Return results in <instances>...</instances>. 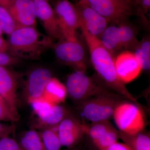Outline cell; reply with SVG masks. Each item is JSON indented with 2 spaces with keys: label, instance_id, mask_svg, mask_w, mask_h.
I'll return each mask as SVG.
<instances>
[{
  "label": "cell",
  "instance_id": "cell-8",
  "mask_svg": "<svg viewBox=\"0 0 150 150\" xmlns=\"http://www.w3.org/2000/svg\"><path fill=\"white\" fill-rule=\"evenodd\" d=\"M112 116L119 131L124 133L137 134L142 132L144 128V113L129 100L118 105Z\"/></svg>",
  "mask_w": 150,
  "mask_h": 150
},
{
  "label": "cell",
  "instance_id": "cell-5",
  "mask_svg": "<svg viewBox=\"0 0 150 150\" xmlns=\"http://www.w3.org/2000/svg\"><path fill=\"white\" fill-rule=\"evenodd\" d=\"M97 12L110 24L119 25L129 21L132 16L139 17L147 24L146 17L143 16L132 0H78Z\"/></svg>",
  "mask_w": 150,
  "mask_h": 150
},
{
  "label": "cell",
  "instance_id": "cell-32",
  "mask_svg": "<svg viewBox=\"0 0 150 150\" xmlns=\"http://www.w3.org/2000/svg\"><path fill=\"white\" fill-rule=\"evenodd\" d=\"M107 150H132L124 143L116 142L108 148Z\"/></svg>",
  "mask_w": 150,
  "mask_h": 150
},
{
  "label": "cell",
  "instance_id": "cell-23",
  "mask_svg": "<svg viewBox=\"0 0 150 150\" xmlns=\"http://www.w3.org/2000/svg\"><path fill=\"white\" fill-rule=\"evenodd\" d=\"M86 135L91 139L93 142L100 138L113 126L108 120L98 121L83 124Z\"/></svg>",
  "mask_w": 150,
  "mask_h": 150
},
{
  "label": "cell",
  "instance_id": "cell-28",
  "mask_svg": "<svg viewBox=\"0 0 150 150\" xmlns=\"http://www.w3.org/2000/svg\"><path fill=\"white\" fill-rule=\"evenodd\" d=\"M0 150H23L16 140L8 136L0 139Z\"/></svg>",
  "mask_w": 150,
  "mask_h": 150
},
{
  "label": "cell",
  "instance_id": "cell-3",
  "mask_svg": "<svg viewBox=\"0 0 150 150\" xmlns=\"http://www.w3.org/2000/svg\"><path fill=\"white\" fill-rule=\"evenodd\" d=\"M65 86L67 95L75 104L95 97L116 93L97 74L88 76L81 71H75L69 75Z\"/></svg>",
  "mask_w": 150,
  "mask_h": 150
},
{
  "label": "cell",
  "instance_id": "cell-19",
  "mask_svg": "<svg viewBox=\"0 0 150 150\" xmlns=\"http://www.w3.org/2000/svg\"><path fill=\"white\" fill-rule=\"evenodd\" d=\"M141 132L129 134L118 131L119 139L132 150H150L149 136Z\"/></svg>",
  "mask_w": 150,
  "mask_h": 150
},
{
  "label": "cell",
  "instance_id": "cell-30",
  "mask_svg": "<svg viewBox=\"0 0 150 150\" xmlns=\"http://www.w3.org/2000/svg\"><path fill=\"white\" fill-rule=\"evenodd\" d=\"M133 1V0H132ZM138 11L143 16L146 17L150 8V0H133Z\"/></svg>",
  "mask_w": 150,
  "mask_h": 150
},
{
  "label": "cell",
  "instance_id": "cell-29",
  "mask_svg": "<svg viewBox=\"0 0 150 150\" xmlns=\"http://www.w3.org/2000/svg\"><path fill=\"white\" fill-rule=\"evenodd\" d=\"M20 59L14 57L10 54L0 53V66L7 67L18 64Z\"/></svg>",
  "mask_w": 150,
  "mask_h": 150
},
{
  "label": "cell",
  "instance_id": "cell-37",
  "mask_svg": "<svg viewBox=\"0 0 150 150\" xmlns=\"http://www.w3.org/2000/svg\"><path fill=\"white\" fill-rule=\"evenodd\" d=\"M0 5H1V1H0Z\"/></svg>",
  "mask_w": 150,
  "mask_h": 150
},
{
  "label": "cell",
  "instance_id": "cell-1",
  "mask_svg": "<svg viewBox=\"0 0 150 150\" xmlns=\"http://www.w3.org/2000/svg\"><path fill=\"white\" fill-rule=\"evenodd\" d=\"M80 28L97 74L111 89L136 105L144 113L141 105L118 77L112 54L104 47L99 38L91 34L81 23Z\"/></svg>",
  "mask_w": 150,
  "mask_h": 150
},
{
  "label": "cell",
  "instance_id": "cell-16",
  "mask_svg": "<svg viewBox=\"0 0 150 150\" xmlns=\"http://www.w3.org/2000/svg\"><path fill=\"white\" fill-rule=\"evenodd\" d=\"M17 76L6 67L0 66V96L6 103L12 111L18 115L16 91Z\"/></svg>",
  "mask_w": 150,
  "mask_h": 150
},
{
  "label": "cell",
  "instance_id": "cell-15",
  "mask_svg": "<svg viewBox=\"0 0 150 150\" xmlns=\"http://www.w3.org/2000/svg\"><path fill=\"white\" fill-rule=\"evenodd\" d=\"M6 8L18 28L36 27V15L32 0H13Z\"/></svg>",
  "mask_w": 150,
  "mask_h": 150
},
{
  "label": "cell",
  "instance_id": "cell-7",
  "mask_svg": "<svg viewBox=\"0 0 150 150\" xmlns=\"http://www.w3.org/2000/svg\"><path fill=\"white\" fill-rule=\"evenodd\" d=\"M51 47L60 62L72 67L75 71L86 72V54L83 45L78 38L60 39L58 43H53Z\"/></svg>",
  "mask_w": 150,
  "mask_h": 150
},
{
  "label": "cell",
  "instance_id": "cell-14",
  "mask_svg": "<svg viewBox=\"0 0 150 150\" xmlns=\"http://www.w3.org/2000/svg\"><path fill=\"white\" fill-rule=\"evenodd\" d=\"M114 62L118 77L125 84L136 79L142 70L132 51H125L119 53L114 57Z\"/></svg>",
  "mask_w": 150,
  "mask_h": 150
},
{
  "label": "cell",
  "instance_id": "cell-10",
  "mask_svg": "<svg viewBox=\"0 0 150 150\" xmlns=\"http://www.w3.org/2000/svg\"><path fill=\"white\" fill-rule=\"evenodd\" d=\"M52 77L51 71L43 67H38L30 71L23 86V97L26 102L30 104L42 97L46 86Z\"/></svg>",
  "mask_w": 150,
  "mask_h": 150
},
{
  "label": "cell",
  "instance_id": "cell-4",
  "mask_svg": "<svg viewBox=\"0 0 150 150\" xmlns=\"http://www.w3.org/2000/svg\"><path fill=\"white\" fill-rule=\"evenodd\" d=\"M127 100L117 93L95 97L76 104V116L73 115L82 124L109 120L118 105Z\"/></svg>",
  "mask_w": 150,
  "mask_h": 150
},
{
  "label": "cell",
  "instance_id": "cell-6",
  "mask_svg": "<svg viewBox=\"0 0 150 150\" xmlns=\"http://www.w3.org/2000/svg\"><path fill=\"white\" fill-rule=\"evenodd\" d=\"M137 34V30L128 21L108 25L99 38L114 58L122 51H134L139 41Z\"/></svg>",
  "mask_w": 150,
  "mask_h": 150
},
{
  "label": "cell",
  "instance_id": "cell-24",
  "mask_svg": "<svg viewBox=\"0 0 150 150\" xmlns=\"http://www.w3.org/2000/svg\"><path fill=\"white\" fill-rule=\"evenodd\" d=\"M118 139V131L113 126L93 143L98 150H107L113 144L117 142Z\"/></svg>",
  "mask_w": 150,
  "mask_h": 150
},
{
  "label": "cell",
  "instance_id": "cell-26",
  "mask_svg": "<svg viewBox=\"0 0 150 150\" xmlns=\"http://www.w3.org/2000/svg\"><path fill=\"white\" fill-rule=\"evenodd\" d=\"M18 115L15 114L4 100L0 96V121L12 123L18 121Z\"/></svg>",
  "mask_w": 150,
  "mask_h": 150
},
{
  "label": "cell",
  "instance_id": "cell-9",
  "mask_svg": "<svg viewBox=\"0 0 150 150\" xmlns=\"http://www.w3.org/2000/svg\"><path fill=\"white\" fill-rule=\"evenodd\" d=\"M54 9L62 32V39L77 38L76 30L80 28V20L74 4L69 0H56Z\"/></svg>",
  "mask_w": 150,
  "mask_h": 150
},
{
  "label": "cell",
  "instance_id": "cell-2",
  "mask_svg": "<svg viewBox=\"0 0 150 150\" xmlns=\"http://www.w3.org/2000/svg\"><path fill=\"white\" fill-rule=\"evenodd\" d=\"M7 42L10 54L20 59L30 60L40 59L44 50L53 43L50 37L35 27L17 28L9 35Z\"/></svg>",
  "mask_w": 150,
  "mask_h": 150
},
{
  "label": "cell",
  "instance_id": "cell-31",
  "mask_svg": "<svg viewBox=\"0 0 150 150\" xmlns=\"http://www.w3.org/2000/svg\"><path fill=\"white\" fill-rule=\"evenodd\" d=\"M13 125H7L0 123V137H3L8 136L14 130Z\"/></svg>",
  "mask_w": 150,
  "mask_h": 150
},
{
  "label": "cell",
  "instance_id": "cell-11",
  "mask_svg": "<svg viewBox=\"0 0 150 150\" xmlns=\"http://www.w3.org/2000/svg\"><path fill=\"white\" fill-rule=\"evenodd\" d=\"M57 130L62 146L70 149L77 145L86 135L83 124L70 112L59 123Z\"/></svg>",
  "mask_w": 150,
  "mask_h": 150
},
{
  "label": "cell",
  "instance_id": "cell-20",
  "mask_svg": "<svg viewBox=\"0 0 150 150\" xmlns=\"http://www.w3.org/2000/svg\"><path fill=\"white\" fill-rule=\"evenodd\" d=\"M134 55L139 63L142 69L149 71L150 69V40L149 37H144L134 48Z\"/></svg>",
  "mask_w": 150,
  "mask_h": 150
},
{
  "label": "cell",
  "instance_id": "cell-21",
  "mask_svg": "<svg viewBox=\"0 0 150 150\" xmlns=\"http://www.w3.org/2000/svg\"><path fill=\"white\" fill-rule=\"evenodd\" d=\"M18 142L23 150H46L40 134L34 130L24 132Z\"/></svg>",
  "mask_w": 150,
  "mask_h": 150
},
{
  "label": "cell",
  "instance_id": "cell-25",
  "mask_svg": "<svg viewBox=\"0 0 150 150\" xmlns=\"http://www.w3.org/2000/svg\"><path fill=\"white\" fill-rule=\"evenodd\" d=\"M0 27L3 33L10 35L17 28L16 23L7 8L0 5Z\"/></svg>",
  "mask_w": 150,
  "mask_h": 150
},
{
  "label": "cell",
  "instance_id": "cell-36",
  "mask_svg": "<svg viewBox=\"0 0 150 150\" xmlns=\"http://www.w3.org/2000/svg\"><path fill=\"white\" fill-rule=\"evenodd\" d=\"M1 138H2V137H0V139H1Z\"/></svg>",
  "mask_w": 150,
  "mask_h": 150
},
{
  "label": "cell",
  "instance_id": "cell-18",
  "mask_svg": "<svg viewBox=\"0 0 150 150\" xmlns=\"http://www.w3.org/2000/svg\"><path fill=\"white\" fill-rule=\"evenodd\" d=\"M67 96L65 86L53 77L47 84L42 97L53 104H60L64 102Z\"/></svg>",
  "mask_w": 150,
  "mask_h": 150
},
{
  "label": "cell",
  "instance_id": "cell-17",
  "mask_svg": "<svg viewBox=\"0 0 150 150\" xmlns=\"http://www.w3.org/2000/svg\"><path fill=\"white\" fill-rule=\"evenodd\" d=\"M69 112L64 105L54 104L46 113L38 117L35 124L36 128L41 129L47 127H57Z\"/></svg>",
  "mask_w": 150,
  "mask_h": 150
},
{
  "label": "cell",
  "instance_id": "cell-35",
  "mask_svg": "<svg viewBox=\"0 0 150 150\" xmlns=\"http://www.w3.org/2000/svg\"><path fill=\"white\" fill-rule=\"evenodd\" d=\"M3 32L2 31L1 29V27H0V36H2V35Z\"/></svg>",
  "mask_w": 150,
  "mask_h": 150
},
{
  "label": "cell",
  "instance_id": "cell-33",
  "mask_svg": "<svg viewBox=\"0 0 150 150\" xmlns=\"http://www.w3.org/2000/svg\"><path fill=\"white\" fill-rule=\"evenodd\" d=\"M8 51L7 41L5 40L2 36H0V53H6Z\"/></svg>",
  "mask_w": 150,
  "mask_h": 150
},
{
  "label": "cell",
  "instance_id": "cell-22",
  "mask_svg": "<svg viewBox=\"0 0 150 150\" xmlns=\"http://www.w3.org/2000/svg\"><path fill=\"white\" fill-rule=\"evenodd\" d=\"M57 128V126L41 129L39 134L46 150H61L62 146Z\"/></svg>",
  "mask_w": 150,
  "mask_h": 150
},
{
  "label": "cell",
  "instance_id": "cell-13",
  "mask_svg": "<svg viewBox=\"0 0 150 150\" xmlns=\"http://www.w3.org/2000/svg\"><path fill=\"white\" fill-rule=\"evenodd\" d=\"M74 5L81 23L91 34L99 38L108 25L107 20L84 3L78 1Z\"/></svg>",
  "mask_w": 150,
  "mask_h": 150
},
{
  "label": "cell",
  "instance_id": "cell-34",
  "mask_svg": "<svg viewBox=\"0 0 150 150\" xmlns=\"http://www.w3.org/2000/svg\"><path fill=\"white\" fill-rule=\"evenodd\" d=\"M13 0H0L1 5L5 6L6 8L11 4Z\"/></svg>",
  "mask_w": 150,
  "mask_h": 150
},
{
  "label": "cell",
  "instance_id": "cell-12",
  "mask_svg": "<svg viewBox=\"0 0 150 150\" xmlns=\"http://www.w3.org/2000/svg\"><path fill=\"white\" fill-rule=\"evenodd\" d=\"M32 1L36 18L41 21L47 35L52 40L62 39V33L56 14L48 0Z\"/></svg>",
  "mask_w": 150,
  "mask_h": 150
},
{
  "label": "cell",
  "instance_id": "cell-38",
  "mask_svg": "<svg viewBox=\"0 0 150 150\" xmlns=\"http://www.w3.org/2000/svg\"></svg>",
  "mask_w": 150,
  "mask_h": 150
},
{
  "label": "cell",
  "instance_id": "cell-27",
  "mask_svg": "<svg viewBox=\"0 0 150 150\" xmlns=\"http://www.w3.org/2000/svg\"><path fill=\"white\" fill-rule=\"evenodd\" d=\"M31 104L34 113L37 117H40L48 111L54 104L47 101L43 97L33 100Z\"/></svg>",
  "mask_w": 150,
  "mask_h": 150
}]
</instances>
